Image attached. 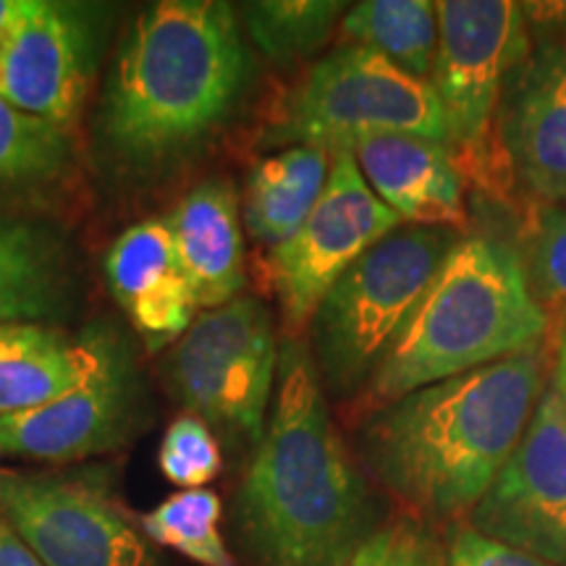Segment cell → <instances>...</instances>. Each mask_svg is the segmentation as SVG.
I'll list each match as a JSON object with an SVG mask.
<instances>
[{"label": "cell", "instance_id": "cell-1", "mask_svg": "<svg viewBox=\"0 0 566 566\" xmlns=\"http://www.w3.org/2000/svg\"><path fill=\"white\" fill-rule=\"evenodd\" d=\"M548 344L375 409L363 454L375 478L417 520L472 512L520 446L543 391Z\"/></svg>", "mask_w": 566, "mask_h": 566}, {"label": "cell", "instance_id": "cell-2", "mask_svg": "<svg viewBox=\"0 0 566 566\" xmlns=\"http://www.w3.org/2000/svg\"><path fill=\"white\" fill-rule=\"evenodd\" d=\"M237 520L258 566H346L375 530L370 491L300 342L279 357L273 415L239 488Z\"/></svg>", "mask_w": 566, "mask_h": 566}, {"label": "cell", "instance_id": "cell-3", "mask_svg": "<svg viewBox=\"0 0 566 566\" xmlns=\"http://www.w3.org/2000/svg\"><path fill=\"white\" fill-rule=\"evenodd\" d=\"M250 80L237 11L218 0H160L126 34L105 95V137L155 163L208 137Z\"/></svg>", "mask_w": 566, "mask_h": 566}, {"label": "cell", "instance_id": "cell-4", "mask_svg": "<svg viewBox=\"0 0 566 566\" xmlns=\"http://www.w3.org/2000/svg\"><path fill=\"white\" fill-rule=\"evenodd\" d=\"M548 317L535 302L520 252L491 237L462 239L365 386L380 409L543 342Z\"/></svg>", "mask_w": 566, "mask_h": 566}, {"label": "cell", "instance_id": "cell-5", "mask_svg": "<svg viewBox=\"0 0 566 566\" xmlns=\"http://www.w3.org/2000/svg\"><path fill=\"white\" fill-rule=\"evenodd\" d=\"M457 244L454 229H396L334 283L313 317L325 388L349 396L367 386Z\"/></svg>", "mask_w": 566, "mask_h": 566}, {"label": "cell", "instance_id": "cell-6", "mask_svg": "<svg viewBox=\"0 0 566 566\" xmlns=\"http://www.w3.org/2000/svg\"><path fill=\"white\" fill-rule=\"evenodd\" d=\"M438 51L430 76L459 174L495 179L493 118L506 80L527 59V11L514 0L436 3Z\"/></svg>", "mask_w": 566, "mask_h": 566}, {"label": "cell", "instance_id": "cell-7", "mask_svg": "<svg viewBox=\"0 0 566 566\" xmlns=\"http://www.w3.org/2000/svg\"><path fill=\"white\" fill-rule=\"evenodd\" d=\"M367 134H420L446 145L441 105L415 80L365 45H344L313 66L286 97L271 142L352 150Z\"/></svg>", "mask_w": 566, "mask_h": 566}, {"label": "cell", "instance_id": "cell-8", "mask_svg": "<svg viewBox=\"0 0 566 566\" xmlns=\"http://www.w3.org/2000/svg\"><path fill=\"white\" fill-rule=\"evenodd\" d=\"M275 375L279 349L271 313L252 296L197 317L171 357V378L184 405L254 443L265 436Z\"/></svg>", "mask_w": 566, "mask_h": 566}, {"label": "cell", "instance_id": "cell-9", "mask_svg": "<svg viewBox=\"0 0 566 566\" xmlns=\"http://www.w3.org/2000/svg\"><path fill=\"white\" fill-rule=\"evenodd\" d=\"M399 223L401 218L367 187L352 150L331 153L321 200L300 231L271 252V279L286 328L296 334L313 321L334 283Z\"/></svg>", "mask_w": 566, "mask_h": 566}, {"label": "cell", "instance_id": "cell-10", "mask_svg": "<svg viewBox=\"0 0 566 566\" xmlns=\"http://www.w3.org/2000/svg\"><path fill=\"white\" fill-rule=\"evenodd\" d=\"M0 514L45 566H153L137 527L82 480L0 470Z\"/></svg>", "mask_w": 566, "mask_h": 566}, {"label": "cell", "instance_id": "cell-11", "mask_svg": "<svg viewBox=\"0 0 566 566\" xmlns=\"http://www.w3.org/2000/svg\"><path fill=\"white\" fill-rule=\"evenodd\" d=\"M470 527L541 562L566 566V424L546 388L504 470L470 512Z\"/></svg>", "mask_w": 566, "mask_h": 566}, {"label": "cell", "instance_id": "cell-12", "mask_svg": "<svg viewBox=\"0 0 566 566\" xmlns=\"http://www.w3.org/2000/svg\"><path fill=\"white\" fill-rule=\"evenodd\" d=\"M92 74V38L80 6L24 0L0 40V95L61 129L82 108Z\"/></svg>", "mask_w": 566, "mask_h": 566}, {"label": "cell", "instance_id": "cell-13", "mask_svg": "<svg viewBox=\"0 0 566 566\" xmlns=\"http://www.w3.org/2000/svg\"><path fill=\"white\" fill-rule=\"evenodd\" d=\"M132 380L122 349L105 338L97 367L74 391L24 415L0 417V457L76 462L124 441Z\"/></svg>", "mask_w": 566, "mask_h": 566}, {"label": "cell", "instance_id": "cell-14", "mask_svg": "<svg viewBox=\"0 0 566 566\" xmlns=\"http://www.w3.org/2000/svg\"><path fill=\"white\" fill-rule=\"evenodd\" d=\"M504 158L530 192L566 200V40L548 42L516 71L504 105Z\"/></svg>", "mask_w": 566, "mask_h": 566}, {"label": "cell", "instance_id": "cell-15", "mask_svg": "<svg viewBox=\"0 0 566 566\" xmlns=\"http://www.w3.org/2000/svg\"><path fill=\"white\" fill-rule=\"evenodd\" d=\"M367 187L401 221L428 229L464 223V179L443 142L420 134H367L352 145Z\"/></svg>", "mask_w": 566, "mask_h": 566}, {"label": "cell", "instance_id": "cell-16", "mask_svg": "<svg viewBox=\"0 0 566 566\" xmlns=\"http://www.w3.org/2000/svg\"><path fill=\"white\" fill-rule=\"evenodd\" d=\"M105 273L113 296L153 346L181 338L195 323L197 300L166 221H145L124 231L105 258Z\"/></svg>", "mask_w": 566, "mask_h": 566}, {"label": "cell", "instance_id": "cell-17", "mask_svg": "<svg viewBox=\"0 0 566 566\" xmlns=\"http://www.w3.org/2000/svg\"><path fill=\"white\" fill-rule=\"evenodd\" d=\"M166 223L197 307L216 310L237 300L244 286V239L231 184H200L176 205Z\"/></svg>", "mask_w": 566, "mask_h": 566}, {"label": "cell", "instance_id": "cell-18", "mask_svg": "<svg viewBox=\"0 0 566 566\" xmlns=\"http://www.w3.org/2000/svg\"><path fill=\"white\" fill-rule=\"evenodd\" d=\"M105 338L74 344L42 325H0V417L32 412L74 391L97 367Z\"/></svg>", "mask_w": 566, "mask_h": 566}, {"label": "cell", "instance_id": "cell-19", "mask_svg": "<svg viewBox=\"0 0 566 566\" xmlns=\"http://www.w3.org/2000/svg\"><path fill=\"white\" fill-rule=\"evenodd\" d=\"M328 171L331 153L315 145H294L260 160L247 181V231L273 250L292 239L321 200Z\"/></svg>", "mask_w": 566, "mask_h": 566}, {"label": "cell", "instance_id": "cell-20", "mask_svg": "<svg viewBox=\"0 0 566 566\" xmlns=\"http://www.w3.org/2000/svg\"><path fill=\"white\" fill-rule=\"evenodd\" d=\"M342 30L415 80L430 82L438 51V13L428 0H365L349 6Z\"/></svg>", "mask_w": 566, "mask_h": 566}, {"label": "cell", "instance_id": "cell-21", "mask_svg": "<svg viewBox=\"0 0 566 566\" xmlns=\"http://www.w3.org/2000/svg\"><path fill=\"white\" fill-rule=\"evenodd\" d=\"M142 530L158 546L192 558L200 566H242L221 535V499L208 488L181 491L142 516Z\"/></svg>", "mask_w": 566, "mask_h": 566}, {"label": "cell", "instance_id": "cell-22", "mask_svg": "<svg viewBox=\"0 0 566 566\" xmlns=\"http://www.w3.org/2000/svg\"><path fill=\"white\" fill-rule=\"evenodd\" d=\"M344 9L349 6L334 0H263L244 6V24L268 59L292 63L331 38Z\"/></svg>", "mask_w": 566, "mask_h": 566}, {"label": "cell", "instance_id": "cell-23", "mask_svg": "<svg viewBox=\"0 0 566 566\" xmlns=\"http://www.w3.org/2000/svg\"><path fill=\"white\" fill-rule=\"evenodd\" d=\"M55 294V265L40 237L0 218V325L45 315Z\"/></svg>", "mask_w": 566, "mask_h": 566}, {"label": "cell", "instance_id": "cell-24", "mask_svg": "<svg viewBox=\"0 0 566 566\" xmlns=\"http://www.w3.org/2000/svg\"><path fill=\"white\" fill-rule=\"evenodd\" d=\"M69 158L66 129L0 95V184L48 179Z\"/></svg>", "mask_w": 566, "mask_h": 566}, {"label": "cell", "instance_id": "cell-25", "mask_svg": "<svg viewBox=\"0 0 566 566\" xmlns=\"http://www.w3.org/2000/svg\"><path fill=\"white\" fill-rule=\"evenodd\" d=\"M525 275L546 317L551 313L566 325V205H551L537 216Z\"/></svg>", "mask_w": 566, "mask_h": 566}, {"label": "cell", "instance_id": "cell-26", "mask_svg": "<svg viewBox=\"0 0 566 566\" xmlns=\"http://www.w3.org/2000/svg\"><path fill=\"white\" fill-rule=\"evenodd\" d=\"M160 470L174 485L184 491H197L218 478L223 470L221 446L208 428V422L197 415H181L166 430L160 443Z\"/></svg>", "mask_w": 566, "mask_h": 566}, {"label": "cell", "instance_id": "cell-27", "mask_svg": "<svg viewBox=\"0 0 566 566\" xmlns=\"http://www.w3.org/2000/svg\"><path fill=\"white\" fill-rule=\"evenodd\" d=\"M346 566H446V548L417 516H396L375 527Z\"/></svg>", "mask_w": 566, "mask_h": 566}, {"label": "cell", "instance_id": "cell-28", "mask_svg": "<svg viewBox=\"0 0 566 566\" xmlns=\"http://www.w3.org/2000/svg\"><path fill=\"white\" fill-rule=\"evenodd\" d=\"M446 566H554L541 558L509 548L504 543L480 535L470 525H462L451 535L446 551Z\"/></svg>", "mask_w": 566, "mask_h": 566}, {"label": "cell", "instance_id": "cell-29", "mask_svg": "<svg viewBox=\"0 0 566 566\" xmlns=\"http://www.w3.org/2000/svg\"><path fill=\"white\" fill-rule=\"evenodd\" d=\"M0 566H45L0 514Z\"/></svg>", "mask_w": 566, "mask_h": 566}, {"label": "cell", "instance_id": "cell-30", "mask_svg": "<svg viewBox=\"0 0 566 566\" xmlns=\"http://www.w3.org/2000/svg\"><path fill=\"white\" fill-rule=\"evenodd\" d=\"M554 394L558 401V412H562V420L566 424V328L562 331V338H558L556 346V365H554Z\"/></svg>", "mask_w": 566, "mask_h": 566}, {"label": "cell", "instance_id": "cell-31", "mask_svg": "<svg viewBox=\"0 0 566 566\" xmlns=\"http://www.w3.org/2000/svg\"><path fill=\"white\" fill-rule=\"evenodd\" d=\"M24 9V0H0V40L11 30V24Z\"/></svg>", "mask_w": 566, "mask_h": 566}]
</instances>
